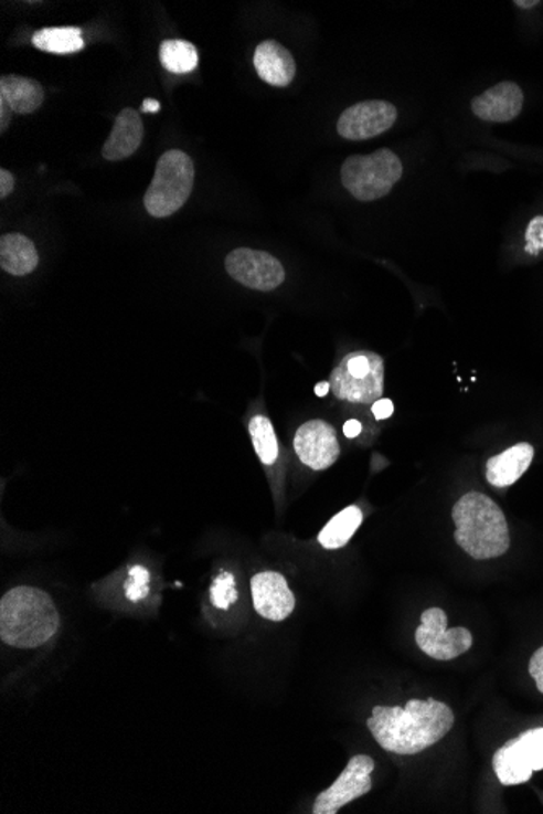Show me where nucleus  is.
I'll use <instances>...</instances> for the list:
<instances>
[{
	"label": "nucleus",
	"instance_id": "nucleus-34",
	"mask_svg": "<svg viewBox=\"0 0 543 814\" xmlns=\"http://www.w3.org/2000/svg\"><path fill=\"white\" fill-rule=\"evenodd\" d=\"M539 0H532V2H524V0H515L514 6L519 9H532V7L539 6Z\"/></svg>",
	"mask_w": 543,
	"mask_h": 814
},
{
	"label": "nucleus",
	"instance_id": "nucleus-22",
	"mask_svg": "<svg viewBox=\"0 0 543 814\" xmlns=\"http://www.w3.org/2000/svg\"><path fill=\"white\" fill-rule=\"evenodd\" d=\"M160 62L173 74H189L198 67V50L188 41L167 40L160 46Z\"/></svg>",
	"mask_w": 543,
	"mask_h": 814
},
{
	"label": "nucleus",
	"instance_id": "nucleus-8",
	"mask_svg": "<svg viewBox=\"0 0 543 814\" xmlns=\"http://www.w3.org/2000/svg\"><path fill=\"white\" fill-rule=\"evenodd\" d=\"M415 643L428 657L448 662L469 652L473 637L466 627L448 630V615L435 606L423 612L422 624L415 631Z\"/></svg>",
	"mask_w": 543,
	"mask_h": 814
},
{
	"label": "nucleus",
	"instance_id": "nucleus-20",
	"mask_svg": "<svg viewBox=\"0 0 543 814\" xmlns=\"http://www.w3.org/2000/svg\"><path fill=\"white\" fill-rule=\"evenodd\" d=\"M362 522L363 512L359 506L345 507L319 533V543L326 550H339V548L345 547L352 540L353 535L360 529Z\"/></svg>",
	"mask_w": 543,
	"mask_h": 814
},
{
	"label": "nucleus",
	"instance_id": "nucleus-17",
	"mask_svg": "<svg viewBox=\"0 0 543 814\" xmlns=\"http://www.w3.org/2000/svg\"><path fill=\"white\" fill-rule=\"evenodd\" d=\"M534 461V447L519 443L487 462V479L491 486L504 488L514 485Z\"/></svg>",
	"mask_w": 543,
	"mask_h": 814
},
{
	"label": "nucleus",
	"instance_id": "nucleus-2",
	"mask_svg": "<svg viewBox=\"0 0 543 814\" xmlns=\"http://www.w3.org/2000/svg\"><path fill=\"white\" fill-rule=\"evenodd\" d=\"M61 616L44 590L15 588L0 602V637L7 646H44L60 631Z\"/></svg>",
	"mask_w": 543,
	"mask_h": 814
},
{
	"label": "nucleus",
	"instance_id": "nucleus-28",
	"mask_svg": "<svg viewBox=\"0 0 543 814\" xmlns=\"http://www.w3.org/2000/svg\"><path fill=\"white\" fill-rule=\"evenodd\" d=\"M394 413V403L390 399H380L373 403V415L376 420H387Z\"/></svg>",
	"mask_w": 543,
	"mask_h": 814
},
{
	"label": "nucleus",
	"instance_id": "nucleus-11",
	"mask_svg": "<svg viewBox=\"0 0 543 814\" xmlns=\"http://www.w3.org/2000/svg\"><path fill=\"white\" fill-rule=\"evenodd\" d=\"M397 120V108L383 99L356 103L340 114L337 133L347 140H368L383 136Z\"/></svg>",
	"mask_w": 543,
	"mask_h": 814
},
{
	"label": "nucleus",
	"instance_id": "nucleus-7",
	"mask_svg": "<svg viewBox=\"0 0 543 814\" xmlns=\"http://www.w3.org/2000/svg\"><path fill=\"white\" fill-rule=\"evenodd\" d=\"M493 769L498 781L508 786L524 784L534 772L543 771V727L507 741L494 753Z\"/></svg>",
	"mask_w": 543,
	"mask_h": 814
},
{
	"label": "nucleus",
	"instance_id": "nucleus-6",
	"mask_svg": "<svg viewBox=\"0 0 543 814\" xmlns=\"http://www.w3.org/2000/svg\"><path fill=\"white\" fill-rule=\"evenodd\" d=\"M331 392L343 402L373 405L384 393V360L374 351H353L333 369Z\"/></svg>",
	"mask_w": 543,
	"mask_h": 814
},
{
	"label": "nucleus",
	"instance_id": "nucleus-10",
	"mask_svg": "<svg viewBox=\"0 0 543 814\" xmlns=\"http://www.w3.org/2000/svg\"><path fill=\"white\" fill-rule=\"evenodd\" d=\"M225 268L230 277L257 292H272L285 281L284 265L264 251L239 250L226 255Z\"/></svg>",
	"mask_w": 543,
	"mask_h": 814
},
{
	"label": "nucleus",
	"instance_id": "nucleus-1",
	"mask_svg": "<svg viewBox=\"0 0 543 814\" xmlns=\"http://www.w3.org/2000/svg\"><path fill=\"white\" fill-rule=\"evenodd\" d=\"M366 726L383 750L412 757L439 743L451 731L454 713L451 707L436 699H411L405 707H373Z\"/></svg>",
	"mask_w": 543,
	"mask_h": 814
},
{
	"label": "nucleus",
	"instance_id": "nucleus-18",
	"mask_svg": "<svg viewBox=\"0 0 543 814\" xmlns=\"http://www.w3.org/2000/svg\"><path fill=\"white\" fill-rule=\"evenodd\" d=\"M33 241L20 233L3 234L0 240V267L13 277H25L38 267Z\"/></svg>",
	"mask_w": 543,
	"mask_h": 814
},
{
	"label": "nucleus",
	"instance_id": "nucleus-12",
	"mask_svg": "<svg viewBox=\"0 0 543 814\" xmlns=\"http://www.w3.org/2000/svg\"><path fill=\"white\" fill-rule=\"evenodd\" d=\"M294 446L302 464L316 472L332 467L340 455L336 430L322 420L301 424L295 434Z\"/></svg>",
	"mask_w": 543,
	"mask_h": 814
},
{
	"label": "nucleus",
	"instance_id": "nucleus-5",
	"mask_svg": "<svg viewBox=\"0 0 543 814\" xmlns=\"http://www.w3.org/2000/svg\"><path fill=\"white\" fill-rule=\"evenodd\" d=\"M402 161L390 148L371 155H353L342 165V184L356 200L373 202L393 191L402 178Z\"/></svg>",
	"mask_w": 543,
	"mask_h": 814
},
{
	"label": "nucleus",
	"instance_id": "nucleus-14",
	"mask_svg": "<svg viewBox=\"0 0 543 814\" xmlns=\"http://www.w3.org/2000/svg\"><path fill=\"white\" fill-rule=\"evenodd\" d=\"M524 93L514 82H501L476 96L470 103L472 113L485 123H511L522 112Z\"/></svg>",
	"mask_w": 543,
	"mask_h": 814
},
{
	"label": "nucleus",
	"instance_id": "nucleus-15",
	"mask_svg": "<svg viewBox=\"0 0 543 814\" xmlns=\"http://www.w3.org/2000/svg\"><path fill=\"white\" fill-rule=\"evenodd\" d=\"M254 67L257 75L272 86H288L297 75V64L290 51L274 40L257 44Z\"/></svg>",
	"mask_w": 543,
	"mask_h": 814
},
{
	"label": "nucleus",
	"instance_id": "nucleus-25",
	"mask_svg": "<svg viewBox=\"0 0 543 814\" xmlns=\"http://www.w3.org/2000/svg\"><path fill=\"white\" fill-rule=\"evenodd\" d=\"M150 572L143 565H134L126 582V596L130 602H139L149 595Z\"/></svg>",
	"mask_w": 543,
	"mask_h": 814
},
{
	"label": "nucleus",
	"instance_id": "nucleus-26",
	"mask_svg": "<svg viewBox=\"0 0 543 814\" xmlns=\"http://www.w3.org/2000/svg\"><path fill=\"white\" fill-rule=\"evenodd\" d=\"M543 251V215L534 216L525 230V253L539 255Z\"/></svg>",
	"mask_w": 543,
	"mask_h": 814
},
{
	"label": "nucleus",
	"instance_id": "nucleus-21",
	"mask_svg": "<svg viewBox=\"0 0 543 814\" xmlns=\"http://www.w3.org/2000/svg\"><path fill=\"white\" fill-rule=\"evenodd\" d=\"M33 46L51 54H72L84 50L82 30L75 27L43 29L33 34Z\"/></svg>",
	"mask_w": 543,
	"mask_h": 814
},
{
	"label": "nucleus",
	"instance_id": "nucleus-35",
	"mask_svg": "<svg viewBox=\"0 0 543 814\" xmlns=\"http://www.w3.org/2000/svg\"><path fill=\"white\" fill-rule=\"evenodd\" d=\"M542 803H543V795H542Z\"/></svg>",
	"mask_w": 543,
	"mask_h": 814
},
{
	"label": "nucleus",
	"instance_id": "nucleus-33",
	"mask_svg": "<svg viewBox=\"0 0 543 814\" xmlns=\"http://www.w3.org/2000/svg\"><path fill=\"white\" fill-rule=\"evenodd\" d=\"M315 392L318 397H326L329 392H331V384H329V381L319 382V384L316 385Z\"/></svg>",
	"mask_w": 543,
	"mask_h": 814
},
{
	"label": "nucleus",
	"instance_id": "nucleus-27",
	"mask_svg": "<svg viewBox=\"0 0 543 814\" xmlns=\"http://www.w3.org/2000/svg\"><path fill=\"white\" fill-rule=\"evenodd\" d=\"M529 674L535 679V685L543 695V646L532 655L529 662Z\"/></svg>",
	"mask_w": 543,
	"mask_h": 814
},
{
	"label": "nucleus",
	"instance_id": "nucleus-30",
	"mask_svg": "<svg viewBox=\"0 0 543 814\" xmlns=\"http://www.w3.org/2000/svg\"><path fill=\"white\" fill-rule=\"evenodd\" d=\"M12 109L7 105L6 99L0 98V133H6L9 127L10 120H12Z\"/></svg>",
	"mask_w": 543,
	"mask_h": 814
},
{
	"label": "nucleus",
	"instance_id": "nucleus-13",
	"mask_svg": "<svg viewBox=\"0 0 543 814\" xmlns=\"http://www.w3.org/2000/svg\"><path fill=\"white\" fill-rule=\"evenodd\" d=\"M254 610L257 615L270 621H284L294 613V592L287 579L274 571H264L251 579Z\"/></svg>",
	"mask_w": 543,
	"mask_h": 814
},
{
	"label": "nucleus",
	"instance_id": "nucleus-4",
	"mask_svg": "<svg viewBox=\"0 0 543 814\" xmlns=\"http://www.w3.org/2000/svg\"><path fill=\"white\" fill-rule=\"evenodd\" d=\"M194 188V163L181 150H168L161 155L155 169L143 203L153 219H167L188 202Z\"/></svg>",
	"mask_w": 543,
	"mask_h": 814
},
{
	"label": "nucleus",
	"instance_id": "nucleus-16",
	"mask_svg": "<svg viewBox=\"0 0 543 814\" xmlns=\"http://www.w3.org/2000/svg\"><path fill=\"white\" fill-rule=\"evenodd\" d=\"M143 140V123L132 108L123 109L116 116L111 136L103 145L102 155L108 161H121L136 154Z\"/></svg>",
	"mask_w": 543,
	"mask_h": 814
},
{
	"label": "nucleus",
	"instance_id": "nucleus-23",
	"mask_svg": "<svg viewBox=\"0 0 543 814\" xmlns=\"http://www.w3.org/2000/svg\"><path fill=\"white\" fill-rule=\"evenodd\" d=\"M249 434L254 450H256V454L259 455L263 464H275L278 457V443L270 420L266 416H254L249 423Z\"/></svg>",
	"mask_w": 543,
	"mask_h": 814
},
{
	"label": "nucleus",
	"instance_id": "nucleus-24",
	"mask_svg": "<svg viewBox=\"0 0 543 814\" xmlns=\"http://www.w3.org/2000/svg\"><path fill=\"white\" fill-rule=\"evenodd\" d=\"M211 600L213 605L220 610H228L238 600V590H236L233 574L222 572L219 578H215L211 588Z\"/></svg>",
	"mask_w": 543,
	"mask_h": 814
},
{
	"label": "nucleus",
	"instance_id": "nucleus-19",
	"mask_svg": "<svg viewBox=\"0 0 543 814\" xmlns=\"http://www.w3.org/2000/svg\"><path fill=\"white\" fill-rule=\"evenodd\" d=\"M0 98L6 99L13 113L31 114L38 112L44 102L41 84L20 75H3L0 78Z\"/></svg>",
	"mask_w": 543,
	"mask_h": 814
},
{
	"label": "nucleus",
	"instance_id": "nucleus-29",
	"mask_svg": "<svg viewBox=\"0 0 543 814\" xmlns=\"http://www.w3.org/2000/svg\"><path fill=\"white\" fill-rule=\"evenodd\" d=\"M15 188V179H13L12 172L7 169H0V199H6L13 192Z\"/></svg>",
	"mask_w": 543,
	"mask_h": 814
},
{
	"label": "nucleus",
	"instance_id": "nucleus-32",
	"mask_svg": "<svg viewBox=\"0 0 543 814\" xmlns=\"http://www.w3.org/2000/svg\"><path fill=\"white\" fill-rule=\"evenodd\" d=\"M142 112H146V113L160 112V103L155 102V99H146V102H143Z\"/></svg>",
	"mask_w": 543,
	"mask_h": 814
},
{
	"label": "nucleus",
	"instance_id": "nucleus-9",
	"mask_svg": "<svg viewBox=\"0 0 543 814\" xmlns=\"http://www.w3.org/2000/svg\"><path fill=\"white\" fill-rule=\"evenodd\" d=\"M374 768H376V764L366 754H359V757L350 759L339 779L328 790L319 793L315 806H312V813H339V810L343 806L370 793L373 789L371 772H374Z\"/></svg>",
	"mask_w": 543,
	"mask_h": 814
},
{
	"label": "nucleus",
	"instance_id": "nucleus-3",
	"mask_svg": "<svg viewBox=\"0 0 543 814\" xmlns=\"http://www.w3.org/2000/svg\"><path fill=\"white\" fill-rule=\"evenodd\" d=\"M454 540L473 560H494L511 547L510 527L501 507L483 493H467L453 507Z\"/></svg>",
	"mask_w": 543,
	"mask_h": 814
},
{
	"label": "nucleus",
	"instance_id": "nucleus-31",
	"mask_svg": "<svg viewBox=\"0 0 543 814\" xmlns=\"http://www.w3.org/2000/svg\"><path fill=\"white\" fill-rule=\"evenodd\" d=\"M360 433H362V424L356 422V420H349V422L343 424V434H345L347 437H350V440L359 436Z\"/></svg>",
	"mask_w": 543,
	"mask_h": 814
}]
</instances>
